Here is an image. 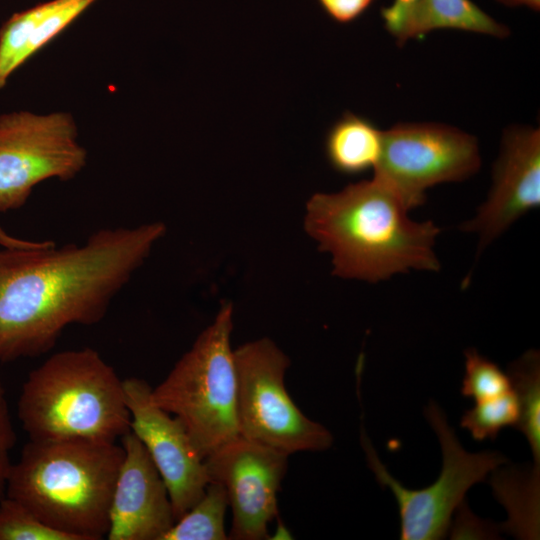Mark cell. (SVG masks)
I'll use <instances>...</instances> for the list:
<instances>
[{"label": "cell", "mask_w": 540, "mask_h": 540, "mask_svg": "<svg viewBox=\"0 0 540 540\" xmlns=\"http://www.w3.org/2000/svg\"><path fill=\"white\" fill-rule=\"evenodd\" d=\"M166 232L104 228L81 245L0 249V362L41 356L66 327L94 325Z\"/></svg>", "instance_id": "6da1fadb"}, {"label": "cell", "mask_w": 540, "mask_h": 540, "mask_svg": "<svg viewBox=\"0 0 540 540\" xmlns=\"http://www.w3.org/2000/svg\"><path fill=\"white\" fill-rule=\"evenodd\" d=\"M408 212L396 190L373 175L336 193L314 194L304 227L330 253L332 273L340 278L377 283L410 270L439 271L434 247L440 228Z\"/></svg>", "instance_id": "7a4b0ae2"}, {"label": "cell", "mask_w": 540, "mask_h": 540, "mask_svg": "<svg viewBox=\"0 0 540 540\" xmlns=\"http://www.w3.org/2000/svg\"><path fill=\"white\" fill-rule=\"evenodd\" d=\"M123 457L115 442L29 440L11 465L6 496L74 540H100Z\"/></svg>", "instance_id": "3957f363"}, {"label": "cell", "mask_w": 540, "mask_h": 540, "mask_svg": "<svg viewBox=\"0 0 540 540\" xmlns=\"http://www.w3.org/2000/svg\"><path fill=\"white\" fill-rule=\"evenodd\" d=\"M17 416L29 440L115 442L130 430L123 380L89 347L57 352L32 370Z\"/></svg>", "instance_id": "277c9868"}, {"label": "cell", "mask_w": 540, "mask_h": 540, "mask_svg": "<svg viewBox=\"0 0 540 540\" xmlns=\"http://www.w3.org/2000/svg\"><path fill=\"white\" fill-rule=\"evenodd\" d=\"M232 314V305L224 304L214 322L152 388L154 403L182 422L202 459L240 435L237 374L230 344Z\"/></svg>", "instance_id": "5b68a950"}, {"label": "cell", "mask_w": 540, "mask_h": 540, "mask_svg": "<svg viewBox=\"0 0 540 540\" xmlns=\"http://www.w3.org/2000/svg\"><path fill=\"white\" fill-rule=\"evenodd\" d=\"M424 413L441 446L442 469L433 484L420 490L407 489L387 471L361 424V444L368 465L378 483L389 487L398 503L402 540L445 538L452 515L464 501L468 489L508 462L497 451L467 452L434 401H430Z\"/></svg>", "instance_id": "8992f818"}, {"label": "cell", "mask_w": 540, "mask_h": 540, "mask_svg": "<svg viewBox=\"0 0 540 540\" xmlns=\"http://www.w3.org/2000/svg\"><path fill=\"white\" fill-rule=\"evenodd\" d=\"M234 358L241 436L289 455L332 445L330 431L303 414L289 396L284 376L290 360L272 340L245 343L234 350Z\"/></svg>", "instance_id": "52a82bcc"}, {"label": "cell", "mask_w": 540, "mask_h": 540, "mask_svg": "<svg viewBox=\"0 0 540 540\" xmlns=\"http://www.w3.org/2000/svg\"><path fill=\"white\" fill-rule=\"evenodd\" d=\"M68 113L18 111L0 116V213L23 207L48 179H73L86 165Z\"/></svg>", "instance_id": "ba28073f"}, {"label": "cell", "mask_w": 540, "mask_h": 540, "mask_svg": "<svg viewBox=\"0 0 540 540\" xmlns=\"http://www.w3.org/2000/svg\"><path fill=\"white\" fill-rule=\"evenodd\" d=\"M481 166L477 139L438 123H399L384 131L374 175L402 197L409 210L425 203L430 187L466 180Z\"/></svg>", "instance_id": "9c48e42d"}, {"label": "cell", "mask_w": 540, "mask_h": 540, "mask_svg": "<svg viewBox=\"0 0 540 540\" xmlns=\"http://www.w3.org/2000/svg\"><path fill=\"white\" fill-rule=\"evenodd\" d=\"M289 454L241 435L211 452L204 464L209 482L221 484L232 509L229 539H269L278 514L277 493Z\"/></svg>", "instance_id": "30bf717a"}, {"label": "cell", "mask_w": 540, "mask_h": 540, "mask_svg": "<svg viewBox=\"0 0 540 540\" xmlns=\"http://www.w3.org/2000/svg\"><path fill=\"white\" fill-rule=\"evenodd\" d=\"M130 431L142 442L169 493L175 521L204 494L209 478L182 422L152 399L143 379L123 380Z\"/></svg>", "instance_id": "8fae6325"}, {"label": "cell", "mask_w": 540, "mask_h": 540, "mask_svg": "<svg viewBox=\"0 0 540 540\" xmlns=\"http://www.w3.org/2000/svg\"><path fill=\"white\" fill-rule=\"evenodd\" d=\"M487 199L460 230L477 235V255L516 220L540 205V130L510 126L493 166Z\"/></svg>", "instance_id": "7c38bea8"}, {"label": "cell", "mask_w": 540, "mask_h": 540, "mask_svg": "<svg viewBox=\"0 0 540 540\" xmlns=\"http://www.w3.org/2000/svg\"><path fill=\"white\" fill-rule=\"evenodd\" d=\"M114 486L108 540H162L175 522L167 487L142 442L129 430Z\"/></svg>", "instance_id": "4fadbf2b"}, {"label": "cell", "mask_w": 540, "mask_h": 540, "mask_svg": "<svg viewBox=\"0 0 540 540\" xmlns=\"http://www.w3.org/2000/svg\"><path fill=\"white\" fill-rule=\"evenodd\" d=\"M97 0H49L12 14L0 26V89L41 48Z\"/></svg>", "instance_id": "5bb4252c"}, {"label": "cell", "mask_w": 540, "mask_h": 540, "mask_svg": "<svg viewBox=\"0 0 540 540\" xmlns=\"http://www.w3.org/2000/svg\"><path fill=\"white\" fill-rule=\"evenodd\" d=\"M452 29L505 38L510 31L471 0H417L395 36L399 46L435 30Z\"/></svg>", "instance_id": "9a60e30c"}, {"label": "cell", "mask_w": 540, "mask_h": 540, "mask_svg": "<svg viewBox=\"0 0 540 540\" xmlns=\"http://www.w3.org/2000/svg\"><path fill=\"white\" fill-rule=\"evenodd\" d=\"M384 131L368 118L346 111L327 131L324 148L330 166L343 175L355 176L377 166Z\"/></svg>", "instance_id": "2e32d148"}, {"label": "cell", "mask_w": 540, "mask_h": 540, "mask_svg": "<svg viewBox=\"0 0 540 540\" xmlns=\"http://www.w3.org/2000/svg\"><path fill=\"white\" fill-rule=\"evenodd\" d=\"M507 374L519 405L516 428L526 437L535 468H540V354L528 350L508 366Z\"/></svg>", "instance_id": "e0dca14e"}, {"label": "cell", "mask_w": 540, "mask_h": 540, "mask_svg": "<svg viewBox=\"0 0 540 540\" xmlns=\"http://www.w3.org/2000/svg\"><path fill=\"white\" fill-rule=\"evenodd\" d=\"M229 505L225 488L209 482L202 497L166 532L162 540H226L224 517Z\"/></svg>", "instance_id": "ac0fdd59"}, {"label": "cell", "mask_w": 540, "mask_h": 540, "mask_svg": "<svg viewBox=\"0 0 540 540\" xmlns=\"http://www.w3.org/2000/svg\"><path fill=\"white\" fill-rule=\"evenodd\" d=\"M519 419V405L513 389L475 402V406L466 410L460 426L466 428L477 441L495 440L505 427L516 426Z\"/></svg>", "instance_id": "d6986e66"}, {"label": "cell", "mask_w": 540, "mask_h": 540, "mask_svg": "<svg viewBox=\"0 0 540 540\" xmlns=\"http://www.w3.org/2000/svg\"><path fill=\"white\" fill-rule=\"evenodd\" d=\"M464 356L465 373L461 387L463 396L473 398L477 402L512 389L508 374L475 348L466 349Z\"/></svg>", "instance_id": "ffe728a7"}, {"label": "cell", "mask_w": 540, "mask_h": 540, "mask_svg": "<svg viewBox=\"0 0 540 540\" xmlns=\"http://www.w3.org/2000/svg\"><path fill=\"white\" fill-rule=\"evenodd\" d=\"M0 540H74L37 518L15 499L0 502Z\"/></svg>", "instance_id": "44dd1931"}, {"label": "cell", "mask_w": 540, "mask_h": 540, "mask_svg": "<svg viewBox=\"0 0 540 540\" xmlns=\"http://www.w3.org/2000/svg\"><path fill=\"white\" fill-rule=\"evenodd\" d=\"M16 433L9 411L4 384L0 378V502L6 496L7 480L12 465L11 452Z\"/></svg>", "instance_id": "7402d4cb"}, {"label": "cell", "mask_w": 540, "mask_h": 540, "mask_svg": "<svg viewBox=\"0 0 540 540\" xmlns=\"http://www.w3.org/2000/svg\"><path fill=\"white\" fill-rule=\"evenodd\" d=\"M456 510L449 528L451 539H496L502 531L496 524L476 517L464 501Z\"/></svg>", "instance_id": "603a6c76"}, {"label": "cell", "mask_w": 540, "mask_h": 540, "mask_svg": "<svg viewBox=\"0 0 540 540\" xmlns=\"http://www.w3.org/2000/svg\"><path fill=\"white\" fill-rule=\"evenodd\" d=\"M323 11L339 24L360 18L375 0H317Z\"/></svg>", "instance_id": "cb8c5ba5"}, {"label": "cell", "mask_w": 540, "mask_h": 540, "mask_svg": "<svg viewBox=\"0 0 540 540\" xmlns=\"http://www.w3.org/2000/svg\"><path fill=\"white\" fill-rule=\"evenodd\" d=\"M416 2L417 0H393L389 6L381 8L380 14L384 27L392 36L395 37L398 34Z\"/></svg>", "instance_id": "d4e9b609"}, {"label": "cell", "mask_w": 540, "mask_h": 540, "mask_svg": "<svg viewBox=\"0 0 540 540\" xmlns=\"http://www.w3.org/2000/svg\"><path fill=\"white\" fill-rule=\"evenodd\" d=\"M48 241L44 242H35L28 241L24 239H19L13 236H10L3 228L0 227V244L3 247L9 248H36L44 246Z\"/></svg>", "instance_id": "484cf974"}, {"label": "cell", "mask_w": 540, "mask_h": 540, "mask_svg": "<svg viewBox=\"0 0 540 540\" xmlns=\"http://www.w3.org/2000/svg\"><path fill=\"white\" fill-rule=\"evenodd\" d=\"M500 4L509 7H527L535 12L540 10V0H495Z\"/></svg>", "instance_id": "4316f807"}]
</instances>
